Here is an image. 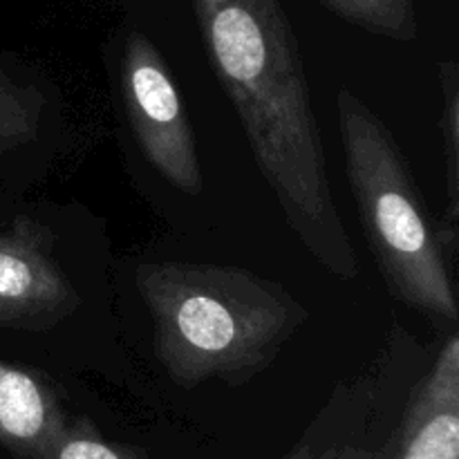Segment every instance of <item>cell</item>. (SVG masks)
Returning <instances> with one entry per match:
<instances>
[{
	"label": "cell",
	"mask_w": 459,
	"mask_h": 459,
	"mask_svg": "<svg viewBox=\"0 0 459 459\" xmlns=\"http://www.w3.org/2000/svg\"><path fill=\"white\" fill-rule=\"evenodd\" d=\"M345 178L390 294L437 325H457L448 260L393 130L352 90L336 94Z\"/></svg>",
	"instance_id": "3957f363"
},
{
	"label": "cell",
	"mask_w": 459,
	"mask_h": 459,
	"mask_svg": "<svg viewBox=\"0 0 459 459\" xmlns=\"http://www.w3.org/2000/svg\"><path fill=\"white\" fill-rule=\"evenodd\" d=\"M119 76L126 115L148 164L178 191L202 193L191 119L160 49L142 31L126 39Z\"/></svg>",
	"instance_id": "277c9868"
},
{
	"label": "cell",
	"mask_w": 459,
	"mask_h": 459,
	"mask_svg": "<svg viewBox=\"0 0 459 459\" xmlns=\"http://www.w3.org/2000/svg\"><path fill=\"white\" fill-rule=\"evenodd\" d=\"M48 377L0 361V446L13 459H43L65 426Z\"/></svg>",
	"instance_id": "52a82bcc"
},
{
	"label": "cell",
	"mask_w": 459,
	"mask_h": 459,
	"mask_svg": "<svg viewBox=\"0 0 459 459\" xmlns=\"http://www.w3.org/2000/svg\"><path fill=\"white\" fill-rule=\"evenodd\" d=\"M45 97L0 70V152L16 151L39 137Z\"/></svg>",
	"instance_id": "30bf717a"
},
{
	"label": "cell",
	"mask_w": 459,
	"mask_h": 459,
	"mask_svg": "<svg viewBox=\"0 0 459 459\" xmlns=\"http://www.w3.org/2000/svg\"><path fill=\"white\" fill-rule=\"evenodd\" d=\"M332 13L384 39L412 43L420 34L415 0H321Z\"/></svg>",
	"instance_id": "9c48e42d"
},
{
	"label": "cell",
	"mask_w": 459,
	"mask_h": 459,
	"mask_svg": "<svg viewBox=\"0 0 459 459\" xmlns=\"http://www.w3.org/2000/svg\"><path fill=\"white\" fill-rule=\"evenodd\" d=\"M54 245L49 227L25 215L0 231V327L45 332L79 309Z\"/></svg>",
	"instance_id": "5b68a950"
},
{
	"label": "cell",
	"mask_w": 459,
	"mask_h": 459,
	"mask_svg": "<svg viewBox=\"0 0 459 459\" xmlns=\"http://www.w3.org/2000/svg\"><path fill=\"white\" fill-rule=\"evenodd\" d=\"M381 459H459V339L451 336L417 384Z\"/></svg>",
	"instance_id": "8992f818"
},
{
	"label": "cell",
	"mask_w": 459,
	"mask_h": 459,
	"mask_svg": "<svg viewBox=\"0 0 459 459\" xmlns=\"http://www.w3.org/2000/svg\"><path fill=\"white\" fill-rule=\"evenodd\" d=\"M134 281L155 327L157 359L186 390L209 379L245 385L307 321L285 287L233 264L148 263Z\"/></svg>",
	"instance_id": "7a4b0ae2"
},
{
	"label": "cell",
	"mask_w": 459,
	"mask_h": 459,
	"mask_svg": "<svg viewBox=\"0 0 459 459\" xmlns=\"http://www.w3.org/2000/svg\"><path fill=\"white\" fill-rule=\"evenodd\" d=\"M43 459H146L142 448L110 442L88 417L65 421Z\"/></svg>",
	"instance_id": "8fae6325"
},
{
	"label": "cell",
	"mask_w": 459,
	"mask_h": 459,
	"mask_svg": "<svg viewBox=\"0 0 459 459\" xmlns=\"http://www.w3.org/2000/svg\"><path fill=\"white\" fill-rule=\"evenodd\" d=\"M339 459H381V453L366 451V448L352 446V444H343Z\"/></svg>",
	"instance_id": "4fadbf2b"
},
{
	"label": "cell",
	"mask_w": 459,
	"mask_h": 459,
	"mask_svg": "<svg viewBox=\"0 0 459 459\" xmlns=\"http://www.w3.org/2000/svg\"><path fill=\"white\" fill-rule=\"evenodd\" d=\"M442 83V151L446 166V215L437 233V242L444 255L455 258L459 242V67L455 61L439 63Z\"/></svg>",
	"instance_id": "ba28073f"
},
{
	"label": "cell",
	"mask_w": 459,
	"mask_h": 459,
	"mask_svg": "<svg viewBox=\"0 0 459 459\" xmlns=\"http://www.w3.org/2000/svg\"><path fill=\"white\" fill-rule=\"evenodd\" d=\"M339 455H341V446H330V448H325V451L316 453L314 451L312 444L303 442L300 446H296L294 451H290L281 459H339Z\"/></svg>",
	"instance_id": "7c38bea8"
},
{
	"label": "cell",
	"mask_w": 459,
	"mask_h": 459,
	"mask_svg": "<svg viewBox=\"0 0 459 459\" xmlns=\"http://www.w3.org/2000/svg\"><path fill=\"white\" fill-rule=\"evenodd\" d=\"M206 54L287 224L332 276L357 281L299 40L281 0H193Z\"/></svg>",
	"instance_id": "6da1fadb"
}]
</instances>
